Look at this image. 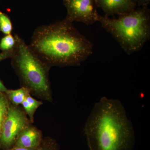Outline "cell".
Instances as JSON below:
<instances>
[{
    "instance_id": "obj_1",
    "label": "cell",
    "mask_w": 150,
    "mask_h": 150,
    "mask_svg": "<svg viewBox=\"0 0 150 150\" xmlns=\"http://www.w3.org/2000/svg\"><path fill=\"white\" fill-rule=\"evenodd\" d=\"M29 46L51 67L79 66L93 51L91 42L65 18L37 28Z\"/></svg>"
},
{
    "instance_id": "obj_2",
    "label": "cell",
    "mask_w": 150,
    "mask_h": 150,
    "mask_svg": "<svg viewBox=\"0 0 150 150\" xmlns=\"http://www.w3.org/2000/svg\"><path fill=\"white\" fill-rule=\"evenodd\" d=\"M84 132L90 150H132L133 124L119 100L101 98L94 105Z\"/></svg>"
},
{
    "instance_id": "obj_3",
    "label": "cell",
    "mask_w": 150,
    "mask_h": 150,
    "mask_svg": "<svg viewBox=\"0 0 150 150\" xmlns=\"http://www.w3.org/2000/svg\"><path fill=\"white\" fill-rule=\"evenodd\" d=\"M16 43L11 57V65L22 86L26 88L38 98L53 101V93L49 79L51 67L35 54L29 45L17 34Z\"/></svg>"
},
{
    "instance_id": "obj_4",
    "label": "cell",
    "mask_w": 150,
    "mask_h": 150,
    "mask_svg": "<svg viewBox=\"0 0 150 150\" xmlns=\"http://www.w3.org/2000/svg\"><path fill=\"white\" fill-rule=\"evenodd\" d=\"M98 22L129 55L141 50L150 38V13L148 6L136 8L117 18L99 15Z\"/></svg>"
},
{
    "instance_id": "obj_5",
    "label": "cell",
    "mask_w": 150,
    "mask_h": 150,
    "mask_svg": "<svg viewBox=\"0 0 150 150\" xmlns=\"http://www.w3.org/2000/svg\"><path fill=\"white\" fill-rule=\"evenodd\" d=\"M32 123L22 107L11 104L2 130L1 150L12 149L21 133Z\"/></svg>"
},
{
    "instance_id": "obj_6",
    "label": "cell",
    "mask_w": 150,
    "mask_h": 150,
    "mask_svg": "<svg viewBox=\"0 0 150 150\" xmlns=\"http://www.w3.org/2000/svg\"><path fill=\"white\" fill-rule=\"evenodd\" d=\"M67 10L68 21L80 22L86 25L98 21L100 15L97 11L95 0H64Z\"/></svg>"
},
{
    "instance_id": "obj_7",
    "label": "cell",
    "mask_w": 150,
    "mask_h": 150,
    "mask_svg": "<svg viewBox=\"0 0 150 150\" xmlns=\"http://www.w3.org/2000/svg\"><path fill=\"white\" fill-rule=\"evenodd\" d=\"M32 124L22 131L13 148L38 149L40 147L43 142V134L40 129Z\"/></svg>"
},
{
    "instance_id": "obj_8",
    "label": "cell",
    "mask_w": 150,
    "mask_h": 150,
    "mask_svg": "<svg viewBox=\"0 0 150 150\" xmlns=\"http://www.w3.org/2000/svg\"><path fill=\"white\" fill-rule=\"evenodd\" d=\"M97 7L103 10L108 16L120 15L137 8V4L131 0H95Z\"/></svg>"
},
{
    "instance_id": "obj_9",
    "label": "cell",
    "mask_w": 150,
    "mask_h": 150,
    "mask_svg": "<svg viewBox=\"0 0 150 150\" xmlns=\"http://www.w3.org/2000/svg\"><path fill=\"white\" fill-rule=\"evenodd\" d=\"M10 103L14 106H20L30 94L29 91L26 88L22 86L17 89H8L5 93Z\"/></svg>"
},
{
    "instance_id": "obj_10",
    "label": "cell",
    "mask_w": 150,
    "mask_h": 150,
    "mask_svg": "<svg viewBox=\"0 0 150 150\" xmlns=\"http://www.w3.org/2000/svg\"><path fill=\"white\" fill-rule=\"evenodd\" d=\"M43 104L42 101L33 98L30 94L27 97L22 103V107L32 123L34 122V116L35 111L39 106Z\"/></svg>"
},
{
    "instance_id": "obj_11",
    "label": "cell",
    "mask_w": 150,
    "mask_h": 150,
    "mask_svg": "<svg viewBox=\"0 0 150 150\" xmlns=\"http://www.w3.org/2000/svg\"><path fill=\"white\" fill-rule=\"evenodd\" d=\"M11 104L6 94L0 92V139L3 125L8 113ZM0 150H1V148Z\"/></svg>"
},
{
    "instance_id": "obj_12",
    "label": "cell",
    "mask_w": 150,
    "mask_h": 150,
    "mask_svg": "<svg viewBox=\"0 0 150 150\" xmlns=\"http://www.w3.org/2000/svg\"><path fill=\"white\" fill-rule=\"evenodd\" d=\"M12 30L10 18L7 15L0 11V31L6 35L11 34Z\"/></svg>"
},
{
    "instance_id": "obj_13",
    "label": "cell",
    "mask_w": 150,
    "mask_h": 150,
    "mask_svg": "<svg viewBox=\"0 0 150 150\" xmlns=\"http://www.w3.org/2000/svg\"><path fill=\"white\" fill-rule=\"evenodd\" d=\"M16 41L14 36L11 34L6 35L2 38L0 42V49L2 52L11 51L15 46Z\"/></svg>"
},
{
    "instance_id": "obj_14",
    "label": "cell",
    "mask_w": 150,
    "mask_h": 150,
    "mask_svg": "<svg viewBox=\"0 0 150 150\" xmlns=\"http://www.w3.org/2000/svg\"><path fill=\"white\" fill-rule=\"evenodd\" d=\"M38 150H59L57 141L50 137L43 139V142Z\"/></svg>"
},
{
    "instance_id": "obj_15",
    "label": "cell",
    "mask_w": 150,
    "mask_h": 150,
    "mask_svg": "<svg viewBox=\"0 0 150 150\" xmlns=\"http://www.w3.org/2000/svg\"><path fill=\"white\" fill-rule=\"evenodd\" d=\"M13 49L11 51L2 52V53H0V62L6 59H10V58L11 59L13 53Z\"/></svg>"
},
{
    "instance_id": "obj_16",
    "label": "cell",
    "mask_w": 150,
    "mask_h": 150,
    "mask_svg": "<svg viewBox=\"0 0 150 150\" xmlns=\"http://www.w3.org/2000/svg\"><path fill=\"white\" fill-rule=\"evenodd\" d=\"M150 0H137V6L140 7L148 6Z\"/></svg>"
},
{
    "instance_id": "obj_17",
    "label": "cell",
    "mask_w": 150,
    "mask_h": 150,
    "mask_svg": "<svg viewBox=\"0 0 150 150\" xmlns=\"http://www.w3.org/2000/svg\"><path fill=\"white\" fill-rule=\"evenodd\" d=\"M8 89L4 85V84L0 80V92L5 93Z\"/></svg>"
},
{
    "instance_id": "obj_18",
    "label": "cell",
    "mask_w": 150,
    "mask_h": 150,
    "mask_svg": "<svg viewBox=\"0 0 150 150\" xmlns=\"http://www.w3.org/2000/svg\"><path fill=\"white\" fill-rule=\"evenodd\" d=\"M39 148L38 149H27V148L22 147H16L12 148L9 150H38Z\"/></svg>"
},
{
    "instance_id": "obj_19",
    "label": "cell",
    "mask_w": 150,
    "mask_h": 150,
    "mask_svg": "<svg viewBox=\"0 0 150 150\" xmlns=\"http://www.w3.org/2000/svg\"><path fill=\"white\" fill-rule=\"evenodd\" d=\"M131 1H132L133 2H134L136 3V4H137V0H131Z\"/></svg>"
}]
</instances>
